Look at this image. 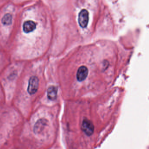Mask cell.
<instances>
[{
  "label": "cell",
  "mask_w": 149,
  "mask_h": 149,
  "mask_svg": "<svg viewBox=\"0 0 149 149\" xmlns=\"http://www.w3.org/2000/svg\"><path fill=\"white\" fill-rule=\"evenodd\" d=\"M39 86V80L36 76H32L30 77L29 81L28 92L30 95L36 93L38 89Z\"/></svg>",
  "instance_id": "1"
},
{
  "label": "cell",
  "mask_w": 149,
  "mask_h": 149,
  "mask_svg": "<svg viewBox=\"0 0 149 149\" xmlns=\"http://www.w3.org/2000/svg\"><path fill=\"white\" fill-rule=\"evenodd\" d=\"M81 129L84 133L88 136L92 135L94 131L93 124L87 119H85L82 122Z\"/></svg>",
  "instance_id": "2"
},
{
  "label": "cell",
  "mask_w": 149,
  "mask_h": 149,
  "mask_svg": "<svg viewBox=\"0 0 149 149\" xmlns=\"http://www.w3.org/2000/svg\"><path fill=\"white\" fill-rule=\"evenodd\" d=\"M89 21V13L87 10L83 9L79 14L78 22L81 28H85L87 26Z\"/></svg>",
  "instance_id": "3"
},
{
  "label": "cell",
  "mask_w": 149,
  "mask_h": 149,
  "mask_svg": "<svg viewBox=\"0 0 149 149\" xmlns=\"http://www.w3.org/2000/svg\"><path fill=\"white\" fill-rule=\"evenodd\" d=\"M88 74V70L85 66H81L79 68L77 73V79L81 81L85 79Z\"/></svg>",
  "instance_id": "4"
},
{
  "label": "cell",
  "mask_w": 149,
  "mask_h": 149,
  "mask_svg": "<svg viewBox=\"0 0 149 149\" xmlns=\"http://www.w3.org/2000/svg\"><path fill=\"white\" fill-rule=\"evenodd\" d=\"M46 124H47L46 120L45 119H40L38 120L34 126V131L35 133L36 134H41L46 127Z\"/></svg>",
  "instance_id": "5"
},
{
  "label": "cell",
  "mask_w": 149,
  "mask_h": 149,
  "mask_svg": "<svg viewBox=\"0 0 149 149\" xmlns=\"http://www.w3.org/2000/svg\"><path fill=\"white\" fill-rule=\"evenodd\" d=\"M36 28V24L34 22L31 21H26L23 25L24 31L26 33H30L33 31Z\"/></svg>",
  "instance_id": "6"
},
{
  "label": "cell",
  "mask_w": 149,
  "mask_h": 149,
  "mask_svg": "<svg viewBox=\"0 0 149 149\" xmlns=\"http://www.w3.org/2000/svg\"><path fill=\"white\" fill-rule=\"evenodd\" d=\"M57 88L55 86L49 87L47 90V97L51 100H55L57 98Z\"/></svg>",
  "instance_id": "7"
},
{
  "label": "cell",
  "mask_w": 149,
  "mask_h": 149,
  "mask_svg": "<svg viewBox=\"0 0 149 149\" xmlns=\"http://www.w3.org/2000/svg\"><path fill=\"white\" fill-rule=\"evenodd\" d=\"M12 22V17L10 14H6L2 19V23L4 25H9Z\"/></svg>",
  "instance_id": "8"
}]
</instances>
